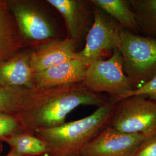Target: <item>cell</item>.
<instances>
[{
  "mask_svg": "<svg viewBox=\"0 0 156 156\" xmlns=\"http://www.w3.org/2000/svg\"><path fill=\"white\" fill-rule=\"evenodd\" d=\"M109 101L82 83L34 90L28 104L16 116L25 131L55 128L66 123L67 115L82 105L101 106Z\"/></svg>",
  "mask_w": 156,
  "mask_h": 156,
  "instance_id": "obj_1",
  "label": "cell"
},
{
  "mask_svg": "<svg viewBox=\"0 0 156 156\" xmlns=\"http://www.w3.org/2000/svg\"><path fill=\"white\" fill-rule=\"evenodd\" d=\"M115 106L114 102L109 101L88 116L55 128L37 129L33 134L47 146L46 156L79 154L85 145L109 125Z\"/></svg>",
  "mask_w": 156,
  "mask_h": 156,
  "instance_id": "obj_2",
  "label": "cell"
},
{
  "mask_svg": "<svg viewBox=\"0 0 156 156\" xmlns=\"http://www.w3.org/2000/svg\"><path fill=\"white\" fill-rule=\"evenodd\" d=\"M124 71L136 89L156 75V38L140 35L124 29L119 48Z\"/></svg>",
  "mask_w": 156,
  "mask_h": 156,
  "instance_id": "obj_3",
  "label": "cell"
},
{
  "mask_svg": "<svg viewBox=\"0 0 156 156\" xmlns=\"http://www.w3.org/2000/svg\"><path fill=\"white\" fill-rule=\"evenodd\" d=\"M82 83L93 93L111 95L115 104L134 89L124 73L123 58L119 49L114 50L108 58L90 64Z\"/></svg>",
  "mask_w": 156,
  "mask_h": 156,
  "instance_id": "obj_4",
  "label": "cell"
},
{
  "mask_svg": "<svg viewBox=\"0 0 156 156\" xmlns=\"http://www.w3.org/2000/svg\"><path fill=\"white\" fill-rule=\"evenodd\" d=\"M93 13V22L86 37L84 47L76 53L75 57L89 65L109 57L114 50L119 49L124 30L114 19L94 5Z\"/></svg>",
  "mask_w": 156,
  "mask_h": 156,
  "instance_id": "obj_5",
  "label": "cell"
},
{
  "mask_svg": "<svg viewBox=\"0 0 156 156\" xmlns=\"http://www.w3.org/2000/svg\"><path fill=\"white\" fill-rule=\"evenodd\" d=\"M109 126L124 133L150 136L156 133V102L142 95L123 99L115 104Z\"/></svg>",
  "mask_w": 156,
  "mask_h": 156,
  "instance_id": "obj_6",
  "label": "cell"
},
{
  "mask_svg": "<svg viewBox=\"0 0 156 156\" xmlns=\"http://www.w3.org/2000/svg\"><path fill=\"white\" fill-rule=\"evenodd\" d=\"M23 40L42 42L55 39L56 31L51 21L35 2L7 1Z\"/></svg>",
  "mask_w": 156,
  "mask_h": 156,
  "instance_id": "obj_7",
  "label": "cell"
},
{
  "mask_svg": "<svg viewBox=\"0 0 156 156\" xmlns=\"http://www.w3.org/2000/svg\"><path fill=\"white\" fill-rule=\"evenodd\" d=\"M147 137L124 133L109 125L80 151V156H133Z\"/></svg>",
  "mask_w": 156,
  "mask_h": 156,
  "instance_id": "obj_8",
  "label": "cell"
},
{
  "mask_svg": "<svg viewBox=\"0 0 156 156\" xmlns=\"http://www.w3.org/2000/svg\"><path fill=\"white\" fill-rule=\"evenodd\" d=\"M89 64L74 58L41 72L34 73V90L82 83Z\"/></svg>",
  "mask_w": 156,
  "mask_h": 156,
  "instance_id": "obj_9",
  "label": "cell"
},
{
  "mask_svg": "<svg viewBox=\"0 0 156 156\" xmlns=\"http://www.w3.org/2000/svg\"><path fill=\"white\" fill-rule=\"evenodd\" d=\"M76 43L69 38L46 41L31 51V65L34 73H39L75 58Z\"/></svg>",
  "mask_w": 156,
  "mask_h": 156,
  "instance_id": "obj_10",
  "label": "cell"
},
{
  "mask_svg": "<svg viewBox=\"0 0 156 156\" xmlns=\"http://www.w3.org/2000/svg\"><path fill=\"white\" fill-rule=\"evenodd\" d=\"M47 2L58 12L67 26L69 38L77 43L89 31L91 13L88 2L80 0H48Z\"/></svg>",
  "mask_w": 156,
  "mask_h": 156,
  "instance_id": "obj_11",
  "label": "cell"
},
{
  "mask_svg": "<svg viewBox=\"0 0 156 156\" xmlns=\"http://www.w3.org/2000/svg\"><path fill=\"white\" fill-rule=\"evenodd\" d=\"M31 51L20 52L0 64V84L9 87L34 90Z\"/></svg>",
  "mask_w": 156,
  "mask_h": 156,
  "instance_id": "obj_12",
  "label": "cell"
},
{
  "mask_svg": "<svg viewBox=\"0 0 156 156\" xmlns=\"http://www.w3.org/2000/svg\"><path fill=\"white\" fill-rule=\"evenodd\" d=\"M23 39L7 1L0 0V64L20 53Z\"/></svg>",
  "mask_w": 156,
  "mask_h": 156,
  "instance_id": "obj_13",
  "label": "cell"
},
{
  "mask_svg": "<svg viewBox=\"0 0 156 156\" xmlns=\"http://www.w3.org/2000/svg\"><path fill=\"white\" fill-rule=\"evenodd\" d=\"M90 2L114 19L124 29L135 34L140 32L138 24L129 1L91 0Z\"/></svg>",
  "mask_w": 156,
  "mask_h": 156,
  "instance_id": "obj_14",
  "label": "cell"
},
{
  "mask_svg": "<svg viewBox=\"0 0 156 156\" xmlns=\"http://www.w3.org/2000/svg\"><path fill=\"white\" fill-rule=\"evenodd\" d=\"M10 147L9 153L18 156H46L48 147L45 142L33 133L23 131L4 140Z\"/></svg>",
  "mask_w": 156,
  "mask_h": 156,
  "instance_id": "obj_15",
  "label": "cell"
},
{
  "mask_svg": "<svg viewBox=\"0 0 156 156\" xmlns=\"http://www.w3.org/2000/svg\"><path fill=\"white\" fill-rule=\"evenodd\" d=\"M34 90L9 87L0 84V113L16 115L26 108Z\"/></svg>",
  "mask_w": 156,
  "mask_h": 156,
  "instance_id": "obj_16",
  "label": "cell"
},
{
  "mask_svg": "<svg viewBox=\"0 0 156 156\" xmlns=\"http://www.w3.org/2000/svg\"><path fill=\"white\" fill-rule=\"evenodd\" d=\"M140 30L156 38V0H129Z\"/></svg>",
  "mask_w": 156,
  "mask_h": 156,
  "instance_id": "obj_17",
  "label": "cell"
},
{
  "mask_svg": "<svg viewBox=\"0 0 156 156\" xmlns=\"http://www.w3.org/2000/svg\"><path fill=\"white\" fill-rule=\"evenodd\" d=\"M23 131H25L16 115L0 113V142Z\"/></svg>",
  "mask_w": 156,
  "mask_h": 156,
  "instance_id": "obj_18",
  "label": "cell"
},
{
  "mask_svg": "<svg viewBox=\"0 0 156 156\" xmlns=\"http://www.w3.org/2000/svg\"><path fill=\"white\" fill-rule=\"evenodd\" d=\"M135 95H142L156 102V75L142 86L124 95L120 101Z\"/></svg>",
  "mask_w": 156,
  "mask_h": 156,
  "instance_id": "obj_19",
  "label": "cell"
},
{
  "mask_svg": "<svg viewBox=\"0 0 156 156\" xmlns=\"http://www.w3.org/2000/svg\"><path fill=\"white\" fill-rule=\"evenodd\" d=\"M133 156H156V133L147 137Z\"/></svg>",
  "mask_w": 156,
  "mask_h": 156,
  "instance_id": "obj_20",
  "label": "cell"
},
{
  "mask_svg": "<svg viewBox=\"0 0 156 156\" xmlns=\"http://www.w3.org/2000/svg\"><path fill=\"white\" fill-rule=\"evenodd\" d=\"M3 151V145H2V142H0V154Z\"/></svg>",
  "mask_w": 156,
  "mask_h": 156,
  "instance_id": "obj_21",
  "label": "cell"
},
{
  "mask_svg": "<svg viewBox=\"0 0 156 156\" xmlns=\"http://www.w3.org/2000/svg\"><path fill=\"white\" fill-rule=\"evenodd\" d=\"M16 156V155H13V154H10V153H8L6 155H5V156Z\"/></svg>",
  "mask_w": 156,
  "mask_h": 156,
  "instance_id": "obj_22",
  "label": "cell"
},
{
  "mask_svg": "<svg viewBox=\"0 0 156 156\" xmlns=\"http://www.w3.org/2000/svg\"><path fill=\"white\" fill-rule=\"evenodd\" d=\"M80 156V155H79V154H76V155H73V156Z\"/></svg>",
  "mask_w": 156,
  "mask_h": 156,
  "instance_id": "obj_23",
  "label": "cell"
}]
</instances>
